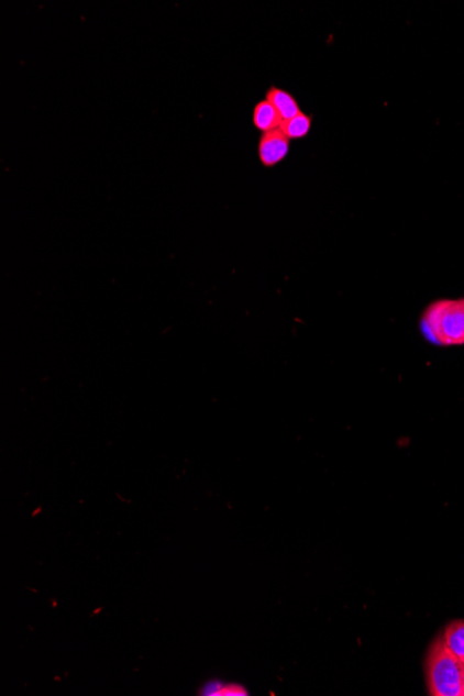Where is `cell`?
Segmentation results:
<instances>
[{"instance_id": "cell-1", "label": "cell", "mask_w": 464, "mask_h": 696, "mask_svg": "<svg viewBox=\"0 0 464 696\" xmlns=\"http://www.w3.org/2000/svg\"><path fill=\"white\" fill-rule=\"evenodd\" d=\"M426 682L431 696H464V663L442 637L431 643L427 653Z\"/></svg>"}, {"instance_id": "cell-2", "label": "cell", "mask_w": 464, "mask_h": 696, "mask_svg": "<svg viewBox=\"0 0 464 696\" xmlns=\"http://www.w3.org/2000/svg\"><path fill=\"white\" fill-rule=\"evenodd\" d=\"M432 339L445 346L464 344V299L438 300L424 313Z\"/></svg>"}, {"instance_id": "cell-3", "label": "cell", "mask_w": 464, "mask_h": 696, "mask_svg": "<svg viewBox=\"0 0 464 696\" xmlns=\"http://www.w3.org/2000/svg\"><path fill=\"white\" fill-rule=\"evenodd\" d=\"M291 147V140L287 139V135L281 130H274L270 133L262 135L259 142V159L265 167L277 166L281 163L289 153Z\"/></svg>"}, {"instance_id": "cell-4", "label": "cell", "mask_w": 464, "mask_h": 696, "mask_svg": "<svg viewBox=\"0 0 464 696\" xmlns=\"http://www.w3.org/2000/svg\"><path fill=\"white\" fill-rule=\"evenodd\" d=\"M266 99L273 104V108L277 110L283 121L294 119L295 115L302 113L298 100L281 88L272 87L268 89Z\"/></svg>"}, {"instance_id": "cell-5", "label": "cell", "mask_w": 464, "mask_h": 696, "mask_svg": "<svg viewBox=\"0 0 464 696\" xmlns=\"http://www.w3.org/2000/svg\"><path fill=\"white\" fill-rule=\"evenodd\" d=\"M281 123L283 120L279 118L277 110L273 108V104L268 102L267 99L257 103L255 110H253V124H255L256 129L262 131L263 134L278 130Z\"/></svg>"}, {"instance_id": "cell-6", "label": "cell", "mask_w": 464, "mask_h": 696, "mask_svg": "<svg viewBox=\"0 0 464 696\" xmlns=\"http://www.w3.org/2000/svg\"><path fill=\"white\" fill-rule=\"evenodd\" d=\"M310 129H312V118L303 112L295 115L294 119L283 121L279 126V130L291 141L305 139L310 133Z\"/></svg>"}, {"instance_id": "cell-7", "label": "cell", "mask_w": 464, "mask_h": 696, "mask_svg": "<svg viewBox=\"0 0 464 696\" xmlns=\"http://www.w3.org/2000/svg\"><path fill=\"white\" fill-rule=\"evenodd\" d=\"M442 638L446 647L464 663V620L452 621L448 625Z\"/></svg>"}, {"instance_id": "cell-8", "label": "cell", "mask_w": 464, "mask_h": 696, "mask_svg": "<svg viewBox=\"0 0 464 696\" xmlns=\"http://www.w3.org/2000/svg\"><path fill=\"white\" fill-rule=\"evenodd\" d=\"M247 691L240 684H223L216 696H247Z\"/></svg>"}]
</instances>
